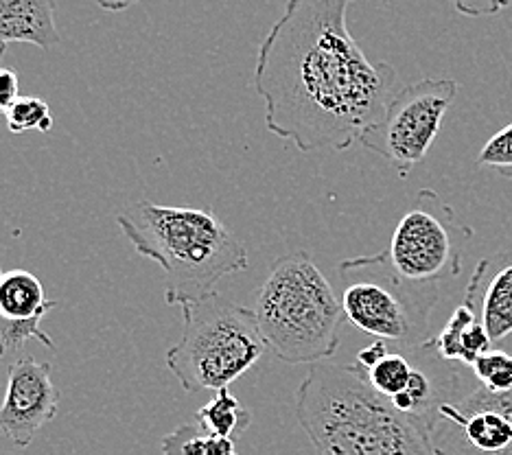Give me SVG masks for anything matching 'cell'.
I'll list each match as a JSON object with an SVG mask.
<instances>
[{"mask_svg":"<svg viewBox=\"0 0 512 455\" xmlns=\"http://www.w3.org/2000/svg\"><path fill=\"white\" fill-rule=\"evenodd\" d=\"M353 0H289L259 46L265 127L302 154L357 145L397 92V70L372 62L348 31Z\"/></svg>","mask_w":512,"mask_h":455,"instance_id":"obj_1","label":"cell"},{"mask_svg":"<svg viewBox=\"0 0 512 455\" xmlns=\"http://www.w3.org/2000/svg\"><path fill=\"white\" fill-rule=\"evenodd\" d=\"M296 420L318 455H436L427 431L357 364H313L296 390Z\"/></svg>","mask_w":512,"mask_h":455,"instance_id":"obj_2","label":"cell"},{"mask_svg":"<svg viewBox=\"0 0 512 455\" xmlns=\"http://www.w3.org/2000/svg\"><path fill=\"white\" fill-rule=\"evenodd\" d=\"M116 224L138 254L162 267L169 307L213 296L221 280L248 270V245L211 208L143 200L116 215Z\"/></svg>","mask_w":512,"mask_h":455,"instance_id":"obj_3","label":"cell"},{"mask_svg":"<svg viewBox=\"0 0 512 455\" xmlns=\"http://www.w3.org/2000/svg\"><path fill=\"white\" fill-rule=\"evenodd\" d=\"M252 311L267 348L285 364H320L340 346L342 300L305 250L274 261Z\"/></svg>","mask_w":512,"mask_h":455,"instance_id":"obj_4","label":"cell"},{"mask_svg":"<svg viewBox=\"0 0 512 455\" xmlns=\"http://www.w3.org/2000/svg\"><path fill=\"white\" fill-rule=\"evenodd\" d=\"M182 315V337L167 350V368L186 392L224 390L265 355L252 309L213 294L184 305Z\"/></svg>","mask_w":512,"mask_h":455,"instance_id":"obj_5","label":"cell"},{"mask_svg":"<svg viewBox=\"0 0 512 455\" xmlns=\"http://www.w3.org/2000/svg\"><path fill=\"white\" fill-rule=\"evenodd\" d=\"M346 320L375 340L410 350L429 340V320L440 300L436 283L403 278L386 252L355 256L337 267Z\"/></svg>","mask_w":512,"mask_h":455,"instance_id":"obj_6","label":"cell"},{"mask_svg":"<svg viewBox=\"0 0 512 455\" xmlns=\"http://www.w3.org/2000/svg\"><path fill=\"white\" fill-rule=\"evenodd\" d=\"M471 239L473 230L458 224L453 208L434 189H423L399 219L386 254L403 278L440 285L462 272Z\"/></svg>","mask_w":512,"mask_h":455,"instance_id":"obj_7","label":"cell"},{"mask_svg":"<svg viewBox=\"0 0 512 455\" xmlns=\"http://www.w3.org/2000/svg\"><path fill=\"white\" fill-rule=\"evenodd\" d=\"M458 88V81L432 77L399 88L359 145L386 158L399 178H407L427 158Z\"/></svg>","mask_w":512,"mask_h":455,"instance_id":"obj_8","label":"cell"},{"mask_svg":"<svg viewBox=\"0 0 512 455\" xmlns=\"http://www.w3.org/2000/svg\"><path fill=\"white\" fill-rule=\"evenodd\" d=\"M429 440L436 455H512V390L495 394L477 383L442 407Z\"/></svg>","mask_w":512,"mask_h":455,"instance_id":"obj_9","label":"cell"},{"mask_svg":"<svg viewBox=\"0 0 512 455\" xmlns=\"http://www.w3.org/2000/svg\"><path fill=\"white\" fill-rule=\"evenodd\" d=\"M49 361L22 357L9 368L7 390L0 405V431L16 447L27 449L40 429L51 423L60 407Z\"/></svg>","mask_w":512,"mask_h":455,"instance_id":"obj_10","label":"cell"},{"mask_svg":"<svg viewBox=\"0 0 512 455\" xmlns=\"http://www.w3.org/2000/svg\"><path fill=\"white\" fill-rule=\"evenodd\" d=\"M57 302L46 296L36 274L27 270H0V342L5 350L20 348L29 340L55 348V342L42 331L40 322Z\"/></svg>","mask_w":512,"mask_h":455,"instance_id":"obj_11","label":"cell"},{"mask_svg":"<svg viewBox=\"0 0 512 455\" xmlns=\"http://www.w3.org/2000/svg\"><path fill=\"white\" fill-rule=\"evenodd\" d=\"M464 302L480 315L493 344L512 335V248L486 256L475 265Z\"/></svg>","mask_w":512,"mask_h":455,"instance_id":"obj_12","label":"cell"},{"mask_svg":"<svg viewBox=\"0 0 512 455\" xmlns=\"http://www.w3.org/2000/svg\"><path fill=\"white\" fill-rule=\"evenodd\" d=\"M60 40L55 0H0V57L11 42H27L51 51Z\"/></svg>","mask_w":512,"mask_h":455,"instance_id":"obj_13","label":"cell"},{"mask_svg":"<svg viewBox=\"0 0 512 455\" xmlns=\"http://www.w3.org/2000/svg\"><path fill=\"white\" fill-rule=\"evenodd\" d=\"M427 342L440 359L469 368L477 357L493 348V340L484 329L480 315L464 300L451 313V318L442 326V331L429 337Z\"/></svg>","mask_w":512,"mask_h":455,"instance_id":"obj_14","label":"cell"},{"mask_svg":"<svg viewBox=\"0 0 512 455\" xmlns=\"http://www.w3.org/2000/svg\"><path fill=\"white\" fill-rule=\"evenodd\" d=\"M195 420L208 431V434L235 440L252 425V414L243 407V403L235 394L224 388L215 394L213 401H208L204 407L197 410Z\"/></svg>","mask_w":512,"mask_h":455,"instance_id":"obj_15","label":"cell"},{"mask_svg":"<svg viewBox=\"0 0 512 455\" xmlns=\"http://www.w3.org/2000/svg\"><path fill=\"white\" fill-rule=\"evenodd\" d=\"M160 449L162 455H239L235 440L208 434L197 420H189L173 429L162 438Z\"/></svg>","mask_w":512,"mask_h":455,"instance_id":"obj_16","label":"cell"},{"mask_svg":"<svg viewBox=\"0 0 512 455\" xmlns=\"http://www.w3.org/2000/svg\"><path fill=\"white\" fill-rule=\"evenodd\" d=\"M364 372L372 388H375L381 396H386L388 401H392L394 396L405 390L407 381H410L412 359L410 355L403 353V350L390 346L388 353L383 355L375 366Z\"/></svg>","mask_w":512,"mask_h":455,"instance_id":"obj_17","label":"cell"},{"mask_svg":"<svg viewBox=\"0 0 512 455\" xmlns=\"http://www.w3.org/2000/svg\"><path fill=\"white\" fill-rule=\"evenodd\" d=\"M3 116L11 134H25L31 130L49 132L53 127L51 105L38 97H18Z\"/></svg>","mask_w":512,"mask_h":455,"instance_id":"obj_18","label":"cell"},{"mask_svg":"<svg viewBox=\"0 0 512 455\" xmlns=\"http://www.w3.org/2000/svg\"><path fill=\"white\" fill-rule=\"evenodd\" d=\"M473 375L488 392L502 394L512 390V355L506 350L491 348L473 361Z\"/></svg>","mask_w":512,"mask_h":455,"instance_id":"obj_19","label":"cell"},{"mask_svg":"<svg viewBox=\"0 0 512 455\" xmlns=\"http://www.w3.org/2000/svg\"><path fill=\"white\" fill-rule=\"evenodd\" d=\"M477 165L493 169L506 180H512V123L488 138V143L477 154Z\"/></svg>","mask_w":512,"mask_h":455,"instance_id":"obj_20","label":"cell"},{"mask_svg":"<svg viewBox=\"0 0 512 455\" xmlns=\"http://www.w3.org/2000/svg\"><path fill=\"white\" fill-rule=\"evenodd\" d=\"M449 3L464 16L482 18L499 14V11L510 5V0H449Z\"/></svg>","mask_w":512,"mask_h":455,"instance_id":"obj_21","label":"cell"},{"mask_svg":"<svg viewBox=\"0 0 512 455\" xmlns=\"http://www.w3.org/2000/svg\"><path fill=\"white\" fill-rule=\"evenodd\" d=\"M18 75L14 68H0V114H5L18 95Z\"/></svg>","mask_w":512,"mask_h":455,"instance_id":"obj_22","label":"cell"},{"mask_svg":"<svg viewBox=\"0 0 512 455\" xmlns=\"http://www.w3.org/2000/svg\"><path fill=\"white\" fill-rule=\"evenodd\" d=\"M390 350V344L388 342H383V340H375L372 344H368L366 348H362L357 353V359H355V364L362 368V370H368V368H372L377 364V361L386 355Z\"/></svg>","mask_w":512,"mask_h":455,"instance_id":"obj_23","label":"cell"},{"mask_svg":"<svg viewBox=\"0 0 512 455\" xmlns=\"http://www.w3.org/2000/svg\"><path fill=\"white\" fill-rule=\"evenodd\" d=\"M92 3H97L101 9H106V11H125L132 5H136L138 0H92Z\"/></svg>","mask_w":512,"mask_h":455,"instance_id":"obj_24","label":"cell"},{"mask_svg":"<svg viewBox=\"0 0 512 455\" xmlns=\"http://www.w3.org/2000/svg\"><path fill=\"white\" fill-rule=\"evenodd\" d=\"M7 353V350H5V346H3V342H0V357H3Z\"/></svg>","mask_w":512,"mask_h":455,"instance_id":"obj_25","label":"cell"},{"mask_svg":"<svg viewBox=\"0 0 512 455\" xmlns=\"http://www.w3.org/2000/svg\"><path fill=\"white\" fill-rule=\"evenodd\" d=\"M510 3H512V0H510Z\"/></svg>","mask_w":512,"mask_h":455,"instance_id":"obj_26","label":"cell"}]
</instances>
